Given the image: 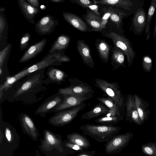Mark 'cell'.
<instances>
[{"label": "cell", "instance_id": "8992f818", "mask_svg": "<svg viewBox=\"0 0 156 156\" xmlns=\"http://www.w3.org/2000/svg\"><path fill=\"white\" fill-rule=\"evenodd\" d=\"M70 85L58 89V93L62 95L71 94L81 96L92 94L94 93L92 87L89 84L76 78L69 79Z\"/></svg>", "mask_w": 156, "mask_h": 156}, {"label": "cell", "instance_id": "603a6c76", "mask_svg": "<svg viewBox=\"0 0 156 156\" xmlns=\"http://www.w3.org/2000/svg\"><path fill=\"white\" fill-rule=\"evenodd\" d=\"M101 102L82 115V119H90L108 113L109 109Z\"/></svg>", "mask_w": 156, "mask_h": 156}, {"label": "cell", "instance_id": "cb8c5ba5", "mask_svg": "<svg viewBox=\"0 0 156 156\" xmlns=\"http://www.w3.org/2000/svg\"><path fill=\"white\" fill-rule=\"evenodd\" d=\"M21 125L28 134L34 137L37 135V130L34 123L32 119L25 113H21L19 116Z\"/></svg>", "mask_w": 156, "mask_h": 156}, {"label": "cell", "instance_id": "e0dca14e", "mask_svg": "<svg viewBox=\"0 0 156 156\" xmlns=\"http://www.w3.org/2000/svg\"><path fill=\"white\" fill-rule=\"evenodd\" d=\"M18 2L24 17L30 23L34 24V18L36 15L40 12V9L36 8L25 0H18Z\"/></svg>", "mask_w": 156, "mask_h": 156}, {"label": "cell", "instance_id": "8d00e7d4", "mask_svg": "<svg viewBox=\"0 0 156 156\" xmlns=\"http://www.w3.org/2000/svg\"><path fill=\"white\" fill-rule=\"evenodd\" d=\"M31 38V35L28 33H26L21 37L20 42V48L21 51L27 48Z\"/></svg>", "mask_w": 156, "mask_h": 156}, {"label": "cell", "instance_id": "f1b7e54d", "mask_svg": "<svg viewBox=\"0 0 156 156\" xmlns=\"http://www.w3.org/2000/svg\"><path fill=\"white\" fill-rule=\"evenodd\" d=\"M128 16L124 12L112 8L111 15L109 20L118 28H119L122 25L123 19L127 17Z\"/></svg>", "mask_w": 156, "mask_h": 156}, {"label": "cell", "instance_id": "f546056e", "mask_svg": "<svg viewBox=\"0 0 156 156\" xmlns=\"http://www.w3.org/2000/svg\"><path fill=\"white\" fill-rule=\"evenodd\" d=\"M8 25L6 19L3 12H0V45L3 46L6 42L8 34Z\"/></svg>", "mask_w": 156, "mask_h": 156}, {"label": "cell", "instance_id": "7402d4cb", "mask_svg": "<svg viewBox=\"0 0 156 156\" xmlns=\"http://www.w3.org/2000/svg\"><path fill=\"white\" fill-rule=\"evenodd\" d=\"M70 41L69 36L63 34H61L51 45L48 53H52L56 51H64L68 47Z\"/></svg>", "mask_w": 156, "mask_h": 156}, {"label": "cell", "instance_id": "ab89813d", "mask_svg": "<svg viewBox=\"0 0 156 156\" xmlns=\"http://www.w3.org/2000/svg\"><path fill=\"white\" fill-rule=\"evenodd\" d=\"M83 7L87 8L99 16H100L101 14L98 12V6L96 4H93L87 5L84 6Z\"/></svg>", "mask_w": 156, "mask_h": 156}, {"label": "cell", "instance_id": "ee69618b", "mask_svg": "<svg viewBox=\"0 0 156 156\" xmlns=\"http://www.w3.org/2000/svg\"><path fill=\"white\" fill-rule=\"evenodd\" d=\"M95 154L94 151H84L78 154L76 156H94Z\"/></svg>", "mask_w": 156, "mask_h": 156}, {"label": "cell", "instance_id": "30bf717a", "mask_svg": "<svg viewBox=\"0 0 156 156\" xmlns=\"http://www.w3.org/2000/svg\"><path fill=\"white\" fill-rule=\"evenodd\" d=\"M58 24V21L54 17L47 14L42 17L35 24V29L41 35H50Z\"/></svg>", "mask_w": 156, "mask_h": 156}, {"label": "cell", "instance_id": "5bb4252c", "mask_svg": "<svg viewBox=\"0 0 156 156\" xmlns=\"http://www.w3.org/2000/svg\"><path fill=\"white\" fill-rule=\"evenodd\" d=\"M47 40L44 38L42 40L30 46L20 59L19 62L22 63L28 61L35 57L44 49Z\"/></svg>", "mask_w": 156, "mask_h": 156}, {"label": "cell", "instance_id": "83f0119b", "mask_svg": "<svg viewBox=\"0 0 156 156\" xmlns=\"http://www.w3.org/2000/svg\"><path fill=\"white\" fill-rule=\"evenodd\" d=\"M156 9V0H152L148 9L146 15V25L145 34L146 35V41H148L150 37V25L151 21Z\"/></svg>", "mask_w": 156, "mask_h": 156}, {"label": "cell", "instance_id": "1f68e13d", "mask_svg": "<svg viewBox=\"0 0 156 156\" xmlns=\"http://www.w3.org/2000/svg\"><path fill=\"white\" fill-rule=\"evenodd\" d=\"M97 100L105 105L109 110H112L124 115V112L110 97H98Z\"/></svg>", "mask_w": 156, "mask_h": 156}, {"label": "cell", "instance_id": "484cf974", "mask_svg": "<svg viewBox=\"0 0 156 156\" xmlns=\"http://www.w3.org/2000/svg\"><path fill=\"white\" fill-rule=\"evenodd\" d=\"M46 74L48 79L54 83L59 84L63 82L67 77L66 74L63 71L51 66L48 68Z\"/></svg>", "mask_w": 156, "mask_h": 156}, {"label": "cell", "instance_id": "5b68a950", "mask_svg": "<svg viewBox=\"0 0 156 156\" xmlns=\"http://www.w3.org/2000/svg\"><path fill=\"white\" fill-rule=\"evenodd\" d=\"M94 80L96 87L112 100L124 112L125 98L120 90L119 83L100 78H97Z\"/></svg>", "mask_w": 156, "mask_h": 156}, {"label": "cell", "instance_id": "6da1fadb", "mask_svg": "<svg viewBox=\"0 0 156 156\" xmlns=\"http://www.w3.org/2000/svg\"><path fill=\"white\" fill-rule=\"evenodd\" d=\"M64 53V51H58L52 53H48L39 62L26 67L12 76H7L5 81L0 85V90H8L21 79L36 71L47 67L62 65V64L58 62V60Z\"/></svg>", "mask_w": 156, "mask_h": 156}, {"label": "cell", "instance_id": "4316f807", "mask_svg": "<svg viewBox=\"0 0 156 156\" xmlns=\"http://www.w3.org/2000/svg\"><path fill=\"white\" fill-rule=\"evenodd\" d=\"M69 142L79 146L83 149H87L90 144L87 139L77 133H73L67 135Z\"/></svg>", "mask_w": 156, "mask_h": 156}, {"label": "cell", "instance_id": "d6986e66", "mask_svg": "<svg viewBox=\"0 0 156 156\" xmlns=\"http://www.w3.org/2000/svg\"><path fill=\"white\" fill-rule=\"evenodd\" d=\"M62 16L65 21L77 30L82 32L87 31L88 28L85 23L77 15L70 12H63Z\"/></svg>", "mask_w": 156, "mask_h": 156}, {"label": "cell", "instance_id": "277c9868", "mask_svg": "<svg viewBox=\"0 0 156 156\" xmlns=\"http://www.w3.org/2000/svg\"><path fill=\"white\" fill-rule=\"evenodd\" d=\"M102 35L112 41L114 46L122 50L125 53L127 58L128 66L130 67L136 55L132 44L129 40L122 34L115 30L105 28L102 31Z\"/></svg>", "mask_w": 156, "mask_h": 156}, {"label": "cell", "instance_id": "d590c367", "mask_svg": "<svg viewBox=\"0 0 156 156\" xmlns=\"http://www.w3.org/2000/svg\"><path fill=\"white\" fill-rule=\"evenodd\" d=\"M142 65L144 71L147 73L150 72L153 65L151 58L148 55L144 56L142 59Z\"/></svg>", "mask_w": 156, "mask_h": 156}, {"label": "cell", "instance_id": "681fc988", "mask_svg": "<svg viewBox=\"0 0 156 156\" xmlns=\"http://www.w3.org/2000/svg\"><path fill=\"white\" fill-rule=\"evenodd\" d=\"M5 10V8L4 7H2L0 8V12H3Z\"/></svg>", "mask_w": 156, "mask_h": 156}, {"label": "cell", "instance_id": "7c38bea8", "mask_svg": "<svg viewBox=\"0 0 156 156\" xmlns=\"http://www.w3.org/2000/svg\"><path fill=\"white\" fill-rule=\"evenodd\" d=\"M146 12L143 7L133 12L131 29L135 35L140 36L145 30L146 25Z\"/></svg>", "mask_w": 156, "mask_h": 156}, {"label": "cell", "instance_id": "74e56055", "mask_svg": "<svg viewBox=\"0 0 156 156\" xmlns=\"http://www.w3.org/2000/svg\"><path fill=\"white\" fill-rule=\"evenodd\" d=\"M45 140L47 143L50 146L54 145L56 144L57 140L55 137L49 131L45 132Z\"/></svg>", "mask_w": 156, "mask_h": 156}, {"label": "cell", "instance_id": "4dcf8cb0", "mask_svg": "<svg viewBox=\"0 0 156 156\" xmlns=\"http://www.w3.org/2000/svg\"><path fill=\"white\" fill-rule=\"evenodd\" d=\"M124 118V115H117L108 117L104 115L95 120V122L104 125H112L116 124Z\"/></svg>", "mask_w": 156, "mask_h": 156}, {"label": "cell", "instance_id": "7bdbcfd3", "mask_svg": "<svg viewBox=\"0 0 156 156\" xmlns=\"http://www.w3.org/2000/svg\"><path fill=\"white\" fill-rule=\"evenodd\" d=\"M70 61L71 59L70 58L65 54L62 55L58 60V62L61 63L63 62H69Z\"/></svg>", "mask_w": 156, "mask_h": 156}, {"label": "cell", "instance_id": "4fadbf2b", "mask_svg": "<svg viewBox=\"0 0 156 156\" xmlns=\"http://www.w3.org/2000/svg\"><path fill=\"white\" fill-rule=\"evenodd\" d=\"M61 94L58 93L46 99L36 110L35 115L45 116L47 113L51 112L62 101L63 98L62 97Z\"/></svg>", "mask_w": 156, "mask_h": 156}, {"label": "cell", "instance_id": "44dd1931", "mask_svg": "<svg viewBox=\"0 0 156 156\" xmlns=\"http://www.w3.org/2000/svg\"><path fill=\"white\" fill-rule=\"evenodd\" d=\"M95 44L101 60L104 63H107L112 47L105 40L100 39L96 40Z\"/></svg>", "mask_w": 156, "mask_h": 156}, {"label": "cell", "instance_id": "f35d334b", "mask_svg": "<svg viewBox=\"0 0 156 156\" xmlns=\"http://www.w3.org/2000/svg\"><path fill=\"white\" fill-rule=\"evenodd\" d=\"M72 3H76L82 7L93 3L89 0H72L70 1Z\"/></svg>", "mask_w": 156, "mask_h": 156}, {"label": "cell", "instance_id": "bcb514c9", "mask_svg": "<svg viewBox=\"0 0 156 156\" xmlns=\"http://www.w3.org/2000/svg\"><path fill=\"white\" fill-rule=\"evenodd\" d=\"M156 37V18L155 19V25L153 30V39H154Z\"/></svg>", "mask_w": 156, "mask_h": 156}, {"label": "cell", "instance_id": "9a60e30c", "mask_svg": "<svg viewBox=\"0 0 156 156\" xmlns=\"http://www.w3.org/2000/svg\"><path fill=\"white\" fill-rule=\"evenodd\" d=\"M143 1L132 0H94V4H101L122 8L125 10H131L134 5L140 3Z\"/></svg>", "mask_w": 156, "mask_h": 156}, {"label": "cell", "instance_id": "3957f363", "mask_svg": "<svg viewBox=\"0 0 156 156\" xmlns=\"http://www.w3.org/2000/svg\"><path fill=\"white\" fill-rule=\"evenodd\" d=\"M84 134L99 142L110 141L121 129L113 125L86 124L80 126Z\"/></svg>", "mask_w": 156, "mask_h": 156}, {"label": "cell", "instance_id": "2e32d148", "mask_svg": "<svg viewBox=\"0 0 156 156\" xmlns=\"http://www.w3.org/2000/svg\"><path fill=\"white\" fill-rule=\"evenodd\" d=\"M76 44L78 52L82 58L83 63L90 69L94 68V63L89 46L82 39L77 40Z\"/></svg>", "mask_w": 156, "mask_h": 156}, {"label": "cell", "instance_id": "60d3db41", "mask_svg": "<svg viewBox=\"0 0 156 156\" xmlns=\"http://www.w3.org/2000/svg\"><path fill=\"white\" fill-rule=\"evenodd\" d=\"M66 145L67 147L76 151H81L83 149L78 145L70 142L66 143Z\"/></svg>", "mask_w": 156, "mask_h": 156}, {"label": "cell", "instance_id": "836d02e7", "mask_svg": "<svg viewBox=\"0 0 156 156\" xmlns=\"http://www.w3.org/2000/svg\"><path fill=\"white\" fill-rule=\"evenodd\" d=\"M12 47L11 44H9L0 52V68H2L5 63H7Z\"/></svg>", "mask_w": 156, "mask_h": 156}, {"label": "cell", "instance_id": "d6a6232c", "mask_svg": "<svg viewBox=\"0 0 156 156\" xmlns=\"http://www.w3.org/2000/svg\"><path fill=\"white\" fill-rule=\"evenodd\" d=\"M142 152L148 156H156V142H150L141 146Z\"/></svg>", "mask_w": 156, "mask_h": 156}, {"label": "cell", "instance_id": "8fae6325", "mask_svg": "<svg viewBox=\"0 0 156 156\" xmlns=\"http://www.w3.org/2000/svg\"><path fill=\"white\" fill-rule=\"evenodd\" d=\"M125 107L126 108L125 119L130 123L133 122L140 126L141 122L137 112L134 96L131 94L126 95L125 98Z\"/></svg>", "mask_w": 156, "mask_h": 156}, {"label": "cell", "instance_id": "52a82bcc", "mask_svg": "<svg viewBox=\"0 0 156 156\" xmlns=\"http://www.w3.org/2000/svg\"><path fill=\"white\" fill-rule=\"evenodd\" d=\"M133 136V134L130 132L116 135L106 144V153L113 154L120 152L127 146Z\"/></svg>", "mask_w": 156, "mask_h": 156}, {"label": "cell", "instance_id": "f6af8a7d", "mask_svg": "<svg viewBox=\"0 0 156 156\" xmlns=\"http://www.w3.org/2000/svg\"><path fill=\"white\" fill-rule=\"evenodd\" d=\"M5 135L8 140L9 141H10L11 138V133L9 128L8 127H6L5 128Z\"/></svg>", "mask_w": 156, "mask_h": 156}, {"label": "cell", "instance_id": "7a4b0ae2", "mask_svg": "<svg viewBox=\"0 0 156 156\" xmlns=\"http://www.w3.org/2000/svg\"><path fill=\"white\" fill-rule=\"evenodd\" d=\"M45 69H43L29 75L22 81L16 82L13 86L8 98L10 101L21 100L23 101L24 96L34 91H39L45 82L44 75Z\"/></svg>", "mask_w": 156, "mask_h": 156}, {"label": "cell", "instance_id": "7dc6e473", "mask_svg": "<svg viewBox=\"0 0 156 156\" xmlns=\"http://www.w3.org/2000/svg\"><path fill=\"white\" fill-rule=\"evenodd\" d=\"M50 2L54 3H60L65 1L64 0H48Z\"/></svg>", "mask_w": 156, "mask_h": 156}, {"label": "cell", "instance_id": "d4e9b609", "mask_svg": "<svg viewBox=\"0 0 156 156\" xmlns=\"http://www.w3.org/2000/svg\"><path fill=\"white\" fill-rule=\"evenodd\" d=\"M83 18L91 28L92 31H100L101 18L100 16L89 10H87L86 14L83 15Z\"/></svg>", "mask_w": 156, "mask_h": 156}, {"label": "cell", "instance_id": "ac0fdd59", "mask_svg": "<svg viewBox=\"0 0 156 156\" xmlns=\"http://www.w3.org/2000/svg\"><path fill=\"white\" fill-rule=\"evenodd\" d=\"M133 96L140 119L143 124L149 119L151 113L150 109H148L149 103L136 94Z\"/></svg>", "mask_w": 156, "mask_h": 156}, {"label": "cell", "instance_id": "ffe728a7", "mask_svg": "<svg viewBox=\"0 0 156 156\" xmlns=\"http://www.w3.org/2000/svg\"><path fill=\"white\" fill-rule=\"evenodd\" d=\"M111 64L113 70H116L119 68H125V56L124 52L120 48L114 46L111 50Z\"/></svg>", "mask_w": 156, "mask_h": 156}, {"label": "cell", "instance_id": "9c48e42d", "mask_svg": "<svg viewBox=\"0 0 156 156\" xmlns=\"http://www.w3.org/2000/svg\"><path fill=\"white\" fill-rule=\"evenodd\" d=\"M63 99L62 101L51 112H58L67 108L80 106L85 101L93 97L92 94L79 96L65 94H63Z\"/></svg>", "mask_w": 156, "mask_h": 156}, {"label": "cell", "instance_id": "b9f144b4", "mask_svg": "<svg viewBox=\"0 0 156 156\" xmlns=\"http://www.w3.org/2000/svg\"><path fill=\"white\" fill-rule=\"evenodd\" d=\"M28 3L37 9H40V5L39 1L38 0H27Z\"/></svg>", "mask_w": 156, "mask_h": 156}, {"label": "cell", "instance_id": "c3c4849f", "mask_svg": "<svg viewBox=\"0 0 156 156\" xmlns=\"http://www.w3.org/2000/svg\"><path fill=\"white\" fill-rule=\"evenodd\" d=\"M40 8L41 9V10H43L46 9V6L44 5H41Z\"/></svg>", "mask_w": 156, "mask_h": 156}, {"label": "cell", "instance_id": "e575fe53", "mask_svg": "<svg viewBox=\"0 0 156 156\" xmlns=\"http://www.w3.org/2000/svg\"><path fill=\"white\" fill-rule=\"evenodd\" d=\"M112 8L110 7L108 8L104 7L102 9L104 14L101 18V28L100 31L106 28V25L111 15Z\"/></svg>", "mask_w": 156, "mask_h": 156}, {"label": "cell", "instance_id": "ba28073f", "mask_svg": "<svg viewBox=\"0 0 156 156\" xmlns=\"http://www.w3.org/2000/svg\"><path fill=\"white\" fill-rule=\"evenodd\" d=\"M86 106V103H84L80 106L58 112L50 118L48 121L55 126H64L72 121L77 116L78 113Z\"/></svg>", "mask_w": 156, "mask_h": 156}]
</instances>
